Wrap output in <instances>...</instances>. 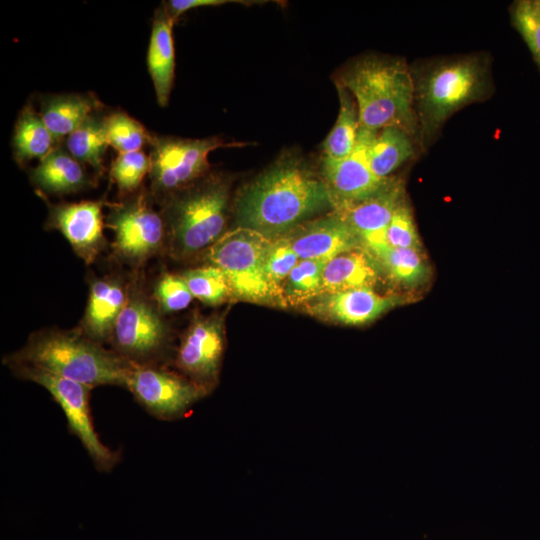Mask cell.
<instances>
[{
	"mask_svg": "<svg viewBox=\"0 0 540 540\" xmlns=\"http://www.w3.org/2000/svg\"><path fill=\"white\" fill-rule=\"evenodd\" d=\"M224 348L223 319L197 315L182 337L175 366L182 375L210 392L218 381Z\"/></svg>",
	"mask_w": 540,
	"mask_h": 540,
	"instance_id": "obj_13",
	"label": "cell"
},
{
	"mask_svg": "<svg viewBox=\"0 0 540 540\" xmlns=\"http://www.w3.org/2000/svg\"><path fill=\"white\" fill-rule=\"evenodd\" d=\"M102 201L48 203L46 228L62 233L75 253L87 264L95 261L104 247Z\"/></svg>",
	"mask_w": 540,
	"mask_h": 540,
	"instance_id": "obj_14",
	"label": "cell"
},
{
	"mask_svg": "<svg viewBox=\"0 0 540 540\" xmlns=\"http://www.w3.org/2000/svg\"><path fill=\"white\" fill-rule=\"evenodd\" d=\"M29 177L42 192L56 195L78 192L93 182L83 164L60 145L29 171Z\"/></svg>",
	"mask_w": 540,
	"mask_h": 540,
	"instance_id": "obj_20",
	"label": "cell"
},
{
	"mask_svg": "<svg viewBox=\"0 0 540 540\" xmlns=\"http://www.w3.org/2000/svg\"><path fill=\"white\" fill-rule=\"evenodd\" d=\"M154 297L163 313L184 310L194 298L183 276L173 273H165L157 281Z\"/></svg>",
	"mask_w": 540,
	"mask_h": 540,
	"instance_id": "obj_35",
	"label": "cell"
},
{
	"mask_svg": "<svg viewBox=\"0 0 540 540\" xmlns=\"http://www.w3.org/2000/svg\"><path fill=\"white\" fill-rule=\"evenodd\" d=\"M103 109L102 103L91 93L49 94L41 97L39 114L60 143L91 114Z\"/></svg>",
	"mask_w": 540,
	"mask_h": 540,
	"instance_id": "obj_21",
	"label": "cell"
},
{
	"mask_svg": "<svg viewBox=\"0 0 540 540\" xmlns=\"http://www.w3.org/2000/svg\"><path fill=\"white\" fill-rule=\"evenodd\" d=\"M227 3H241L242 5H252L254 3H263V1H246V0H169L163 3L168 15L176 22L177 19L190 9L219 6Z\"/></svg>",
	"mask_w": 540,
	"mask_h": 540,
	"instance_id": "obj_36",
	"label": "cell"
},
{
	"mask_svg": "<svg viewBox=\"0 0 540 540\" xmlns=\"http://www.w3.org/2000/svg\"><path fill=\"white\" fill-rule=\"evenodd\" d=\"M243 145L246 143H228L218 136L192 139L151 133V197L160 203L206 176L210 172L208 156L212 151Z\"/></svg>",
	"mask_w": 540,
	"mask_h": 540,
	"instance_id": "obj_7",
	"label": "cell"
},
{
	"mask_svg": "<svg viewBox=\"0 0 540 540\" xmlns=\"http://www.w3.org/2000/svg\"><path fill=\"white\" fill-rule=\"evenodd\" d=\"M418 149L415 140L400 128H382L376 132L369 147L371 170L380 179L388 178L413 158Z\"/></svg>",
	"mask_w": 540,
	"mask_h": 540,
	"instance_id": "obj_24",
	"label": "cell"
},
{
	"mask_svg": "<svg viewBox=\"0 0 540 540\" xmlns=\"http://www.w3.org/2000/svg\"><path fill=\"white\" fill-rule=\"evenodd\" d=\"M410 67L421 151L437 140L454 113L494 92L491 60L485 53L433 58Z\"/></svg>",
	"mask_w": 540,
	"mask_h": 540,
	"instance_id": "obj_2",
	"label": "cell"
},
{
	"mask_svg": "<svg viewBox=\"0 0 540 540\" xmlns=\"http://www.w3.org/2000/svg\"><path fill=\"white\" fill-rule=\"evenodd\" d=\"M60 143L51 134L39 112L28 102L19 112L12 137L13 157L19 165L39 161Z\"/></svg>",
	"mask_w": 540,
	"mask_h": 540,
	"instance_id": "obj_23",
	"label": "cell"
},
{
	"mask_svg": "<svg viewBox=\"0 0 540 540\" xmlns=\"http://www.w3.org/2000/svg\"><path fill=\"white\" fill-rule=\"evenodd\" d=\"M374 259L379 269L392 281L404 286L421 284L428 275L422 251L396 248L387 243L363 247Z\"/></svg>",
	"mask_w": 540,
	"mask_h": 540,
	"instance_id": "obj_25",
	"label": "cell"
},
{
	"mask_svg": "<svg viewBox=\"0 0 540 540\" xmlns=\"http://www.w3.org/2000/svg\"><path fill=\"white\" fill-rule=\"evenodd\" d=\"M149 191L138 192L111 204L106 225L114 233L113 247L125 261L139 265L156 255L167 242L161 211L153 207Z\"/></svg>",
	"mask_w": 540,
	"mask_h": 540,
	"instance_id": "obj_8",
	"label": "cell"
},
{
	"mask_svg": "<svg viewBox=\"0 0 540 540\" xmlns=\"http://www.w3.org/2000/svg\"><path fill=\"white\" fill-rule=\"evenodd\" d=\"M167 338L168 328L159 311L143 296L129 294L112 332L113 350L133 363H156Z\"/></svg>",
	"mask_w": 540,
	"mask_h": 540,
	"instance_id": "obj_11",
	"label": "cell"
},
{
	"mask_svg": "<svg viewBox=\"0 0 540 540\" xmlns=\"http://www.w3.org/2000/svg\"><path fill=\"white\" fill-rule=\"evenodd\" d=\"M328 260L299 259L282 288L284 304L298 305L322 295V278Z\"/></svg>",
	"mask_w": 540,
	"mask_h": 540,
	"instance_id": "obj_28",
	"label": "cell"
},
{
	"mask_svg": "<svg viewBox=\"0 0 540 540\" xmlns=\"http://www.w3.org/2000/svg\"><path fill=\"white\" fill-rule=\"evenodd\" d=\"M378 266L371 255L359 247L330 259L323 271L322 294H334L352 289L373 288Z\"/></svg>",
	"mask_w": 540,
	"mask_h": 540,
	"instance_id": "obj_22",
	"label": "cell"
},
{
	"mask_svg": "<svg viewBox=\"0 0 540 540\" xmlns=\"http://www.w3.org/2000/svg\"><path fill=\"white\" fill-rule=\"evenodd\" d=\"M377 131L360 127L357 143L342 159L322 158L320 175L327 187L332 210L349 207L376 192L385 179L378 178L369 164V147Z\"/></svg>",
	"mask_w": 540,
	"mask_h": 540,
	"instance_id": "obj_12",
	"label": "cell"
},
{
	"mask_svg": "<svg viewBox=\"0 0 540 540\" xmlns=\"http://www.w3.org/2000/svg\"><path fill=\"white\" fill-rule=\"evenodd\" d=\"M272 240L256 230L236 226L206 250L207 261L222 271L232 296L252 303L277 304L265 273Z\"/></svg>",
	"mask_w": 540,
	"mask_h": 540,
	"instance_id": "obj_6",
	"label": "cell"
},
{
	"mask_svg": "<svg viewBox=\"0 0 540 540\" xmlns=\"http://www.w3.org/2000/svg\"><path fill=\"white\" fill-rule=\"evenodd\" d=\"M511 19L540 69V11L533 0H519L512 5Z\"/></svg>",
	"mask_w": 540,
	"mask_h": 540,
	"instance_id": "obj_33",
	"label": "cell"
},
{
	"mask_svg": "<svg viewBox=\"0 0 540 540\" xmlns=\"http://www.w3.org/2000/svg\"><path fill=\"white\" fill-rule=\"evenodd\" d=\"M128 297V291L118 279L101 278L91 282L82 332L99 343L110 340Z\"/></svg>",
	"mask_w": 540,
	"mask_h": 540,
	"instance_id": "obj_18",
	"label": "cell"
},
{
	"mask_svg": "<svg viewBox=\"0 0 540 540\" xmlns=\"http://www.w3.org/2000/svg\"><path fill=\"white\" fill-rule=\"evenodd\" d=\"M298 261L299 257L286 236L272 240L266 256L265 273L277 305H284L282 288Z\"/></svg>",
	"mask_w": 540,
	"mask_h": 540,
	"instance_id": "obj_31",
	"label": "cell"
},
{
	"mask_svg": "<svg viewBox=\"0 0 540 540\" xmlns=\"http://www.w3.org/2000/svg\"><path fill=\"white\" fill-rule=\"evenodd\" d=\"M174 23L161 4L154 13L147 52L148 71L153 82L157 103L161 107L168 105L174 82Z\"/></svg>",
	"mask_w": 540,
	"mask_h": 540,
	"instance_id": "obj_19",
	"label": "cell"
},
{
	"mask_svg": "<svg viewBox=\"0 0 540 540\" xmlns=\"http://www.w3.org/2000/svg\"><path fill=\"white\" fill-rule=\"evenodd\" d=\"M182 276L193 297L206 305H219L231 295L224 274L211 264L187 270Z\"/></svg>",
	"mask_w": 540,
	"mask_h": 540,
	"instance_id": "obj_30",
	"label": "cell"
},
{
	"mask_svg": "<svg viewBox=\"0 0 540 540\" xmlns=\"http://www.w3.org/2000/svg\"><path fill=\"white\" fill-rule=\"evenodd\" d=\"M284 236L299 259L329 261L341 253L362 247L354 232L334 211L309 219Z\"/></svg>",
	"mask_w": 540,
	"mask_h": 540,
	"instance_id": "obj_16",
	"label": "cell"
},
{
	"mask_svg": "<svg viewBox=\"0 0 540 540\" xmlns=\"http://www.w3.org/2000/svg\"><path fill=\"white\" fill-rule=\"evenodd\" d=\"M353 95L360 127H397L420 145L411 67L404 58L368 54L347 63L334 80Z\"/></svg>",
	"mask_w": 540,
	"mask_h": 540,
	"instance_id": "obj_3",
	"label": "cell"
},
{
	"mask_svg": "<svg viewBox=\"0 0 540 540\" xmlns=\"http://www.w3.org/2000/svg\"><path fill=\"white\" fill-rule=\"evenodd\" d=\"M124 387L149 414L161 420L182 417L209 392L156 363L131 362Z\"/></svg>",
	"mask_w": 540,
	"mask_h": 540,
	"instance_id": "obj_10",
	"label": "cell"
},
{
	"mask_svg": "<svg viewBox=\"0 0 540 540\" xmlns=\"http://www.w3.org/2000/svg\"><path fill=\"white\" fill-rule=\"evenodd\" d=\"M10 368L18 377L41 385L51 394L65 414L69 431L80 440L98 470L113 468L119 454L103 444L95 431L89 406L92 388L37 368Z\"/></svg>",
	"mask_w": 540,
	"mask_h": 540,
	"instance_id": "obj_9",
	"label": "cell"
},
{
	"mask_svg": "<svg viewBox=\"0 0 540 540\" xmlns=\"http://www.w3.org/2000/svg\"><path fill=\"white\" fill-rule=\"evenodd\" d=\"M339 112L336 122L322 144V158L342 159L354 150L360 130L357 103L351 92L336 83Z\"/></svg>",
	"mask_w": 540,
	"mask_h": 540,
	"instance_id": "obj_26",
	"label": "cell"
},
{
	"mask_svg": "<svg viewBox=\"0 0 540 540\" xmlns=\"http://www.w3.org/2000/svg\"><path fill=\"white\" fill-rule=\"evenodd\" d=\"M535 6L537 7V9L540 11V0H533Z\"/></svg>",
	"mask_w": 540,
	"mask_h": 540,
	"instance_id": "obj_37",
	"label": "cell"
},
{
	"mask_svg": "<svg viewBox=\"0 0 540 540\" xmlns=\"http://www.w3.org/2000/svg\"><path fill=\"white\" fill-rule=\"evenodd\" d=\"M9 366H27L70 379L90 388L124 386L131 362L79 331L47 329L4 358Z\"/></svg>",
	"mask_w": 540,
	"mask_h": 540,
	"instance_id": "obj_4",
	"label": "cell"
},
{
	"mask_svg": "<svg viewBox=\"0 0 540 540\" xmlns=\"http://www.w3.org/2000/svg\"><path fill=\"white\" fill-rule=\"evenodd\" d=\"M150 166V157L142 150L118 154L112 162L110 175L119 194L127 197L138 192Z\"/></svg>",
	"mask_w": 540,
	"mask_h": 540,
	"instance_id": "obj_32",
	"label": "cell"
},
{
	"mask_svg": "<svg viewBox=\"0 0 540 540\" xmlns=\"http://www.w3.org/2000/svg\"><path fill=\"white\" fill-rule=\"evenodd\" d=\"M231 182L229 175L209 172L159 203L172 256L186 258L207 250L226 232Z\"/></svg>",
	"mask_w": 540,
	"mask_h": 540,
	"instance_id": "obj_5",
	"label": "cell"
},
{
	"mask_svg": "<svg viewBox=\"0 0 540 540\" xmlns=\"http://www.w3.org/2000/svg\"><path fill=\"white\" fill-rule=\"evenodd\" d=\"M105 127L108 144L118 154L140 151L149 145L151 133L124 111L106 114Z\"/></svg>",
	"mask_w": 540,
	"mask_h": 540,
	"instance_id": "obj_29",
	"label": "cell"
},
{
	"mask_svg": "<svg viewBox=\"0 0 540 540\" xmlns=\"http://www.w3.org/2000/svg\"><path fill=\"white\" fill-rule=\"evenodd\" d=\"M400 298L380 295L364 287L334 294H322L311 310L319 317L346 325H362L373 321L398 305Z\"/></svg>",
	"mask_w": 540,
	"mask_h": 540,
	"instance_id": "obj_17",
	"label": "cell"
},
{
	"mask_svg": "<svg viewBox=\"0 0 540 540\" xmlns=\"http://www.w3.org/2000/svg\"><path fill=\"white\" fill-rule=\"evenodd\" d=\"M99 110L91 114L65 139L66 150L81 164L92 167L96 173L104 171L103 159L107 149L106 114Z\"/></svg>",
	"mask_w": 540,
	"mask_h": 540,
	"instance_id": "obj_27",
	"label": "cell"
},
{
	"mask_svg": "<svg viewBox=\"0 0 540 540\" xmlns=\"http://www.w3.org/2000/svg\"><path fill=\"white\" fill-rule=\"evenodd\" d=\"M386 243L396 248L422 251L412 209L405 198L395 210L386 232Z\"/></svg>",
	"mask_w": 540,
	"mask_h": 540,
	"instance_id": "obj_34",
	"label": "cell"
},
{
	"mask_svg": "<svg viewBox=\"0 0 540 540\" xmlns=\"http://www.w3.org/2000/svg\"><path fill=\"white\" fill-rule=\"evenodd\" d=\"M332 209L327 187L303 156L284 151L241 188L234 201L237 226L278 238Z\"/></svg>",
	"mask_w": 540,
	"mask_h": 540,
	"instance_id": "obj_1",
	"label": "cell"
},
{
	"mask_svg": "<svg viewBox=\"0 0 540 540\" xmlns=\"http://www.w3.org/2000/svg\"><path fill=\"white\" fill-rule=\"evenodd\" d=\"M405 198L404 180L392 175L369 197L334 212L350 227L362 247H366L386 243L392 216Z\"/></svg>",
	"mask_w": 540,
	"mask_h": 540,
	"instance_id": "obj_15",
	"label": "cell"
}]
</instances>
